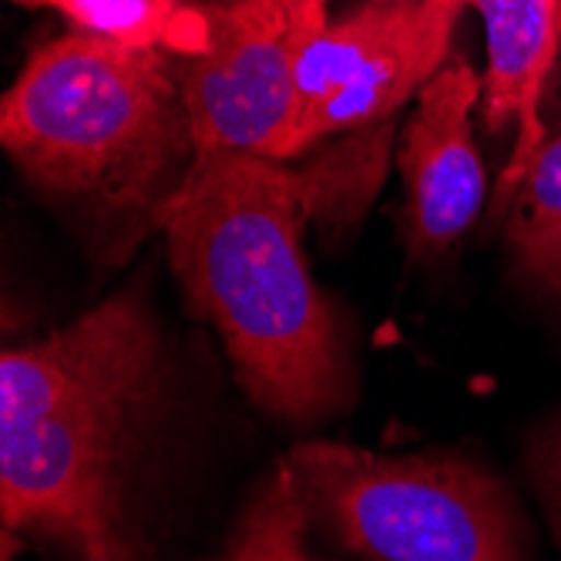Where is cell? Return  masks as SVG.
Instances as JSON below:
<instances>
[{
    "mask_svg": "<svg viewBox=\"0 0 561 561\" xmlns=\"http://www.w3.org/2000/svg\"><path fill=\"white\" fill-rule=\"evenodd\" d=\"M162 330L138 289L0 356V515L75 561H138L131 478L165 397Z\"/></svg>",
    "mask_w": 561,
    "mask_h": 561,
    "instance_id": "obj_1",
    "label": "cell"
},
{
    "mask_svg": "<svg viewBox=\"0 0 561 561\" xmlns=\"http://www.w3.org/2000/svg\"><path fill=\"white\" fill-rule=\"evenodd\" d=\"M313 206L310 165L198 151L162 216L192 313L222 336L252 403L293 427H313L350 400L343 323L302 252Z\"/></svg>",
    "mask_w": 561,
    "mask_h": 561,
    "instance_id": "obj_2",
    "label": "cell"
},
{
    "mask_svg": "<svg viewBox=\"0 0 561 561\" xmlns=\"http://www.w3.org/2000/svg\"><path fill=\"white\" fill-rule=\"evenodd\" d=\"M0 141L41 195L122 242L162 229L195 159L169 50L84 31L34 50L0 101Z\"/></svg>",
    "mask_w": 561,
    "mask_h": 561,
    "instance_id": "obj_3",
    "label": "cell"
},
{
    "mask_svg": "<svg viewBox=\"0 0 561 561\" xmlns=\"http://www.w3.org/2000/svg\"><path fill=\"white\" fill-rule=\"evenodd\" d=\"M286 461L310 515L370 561H528L512 494L465 454L390 457L313 440Z\"/></svg>",
    "mask_w": 561,
    "mask_h": 561,
    "instance_id": "obj_4",
    "label": "cell"
},
{
    "mask_svg": "<svg viewBox=\"0 0 561 561\" xmlns=\"http://www.w3.org/2000/svg\"><path fill=\"white\" fill-rule=\"evenodd\" d=\"M327 11L279 0H202L172 65L198 151L289 162L299 156V61Z\"/></svg>",
    "mask_w": 561,
    "mask_h": 561,
    "instance_id": "obj_5",
    "label": "cell"
},
{
    "mask_svg": "<svg viewBox=\"0 0 561 561\" xmlns=\"http://www.w3.org/2000/svg\"><path fill=\"white\" fill-rule=\"evenodd\" d=\"M450 41L431 31L421 0H397L327 24L299 61V156L330 135L380 122L444 65Z\"/></svg>",
    "mask_w": 561,
    "mask_h": 561,
    "instance_id": "obj_6",
    "label": "cell"
},
{
    "mask_svg": "<svg viewBox=\"0 0 561 561\" xmlns=\"http://www.w3.org/2000/svg\"><path fill=\"white\" fill-rule=\"evenodd\" d=\"M484 78L450 58L421 91L403 128L400 172L407 185V232L414 249H447L478 219L488 192L474 141V108Z\"/></svg>",
    "mask_w": 561,
    "mask_h": 561,
    "instance_id": "obj_7",
    "label": "cell"
},
{
    "mask_svg": "<svg viewBox=\"0 0 561 561\" xmlns=\"http://www.w3.org/2000/svg\"><path fill=\"white\" fill-rule=\"evenodd\" d=\"M488 31V75L481 91V118L488 131L518 125L512 162L501 172L497 209L515 202L538 151L545 148L541 94L558 55L554 0H474Z\"/></svg>",
    "mask_w": 561,
    "mask_h": 561,
    "instance_id": "obj_8",
    "label": "cell"
},
{
    "mask_svg": "<svg viewBox=\"0 0 561 561\" xmlns=\"http://www.w3.org/2000/svg\"><path fill=\"white\" fill-rule=\"evenodd\" d=\"M313 515L289 461L276 465L242 507L216 561H323L306 545Z\"/></svg>",
    "mask_w": 561,
    "mask_h": 561,
    "instance_id": "obj_9",
    "label": "cell"
},
{
    "mask_svg": "<svg viewBox=\"0 0 561 561\" xmlns=\"http://www.w3.org/2000/svg\"><path fill=\"white\" fill-rule=\"evenodd\" d=\"M507 245L518 270L548 296L561 299V135L545 141L518 188Z\"/></svg>",
    "mask_w": 561,
    "mask_h": 561,
    "instance_id": "obj_10",
    "label": "cell"
},
{
    "mask_svg": "<svg viewBox=\"0 0 561 561\" xmlns=\"http://www.w3.org/2000/svg\"><path fill=\"white\" fill-rule=\"evenodd\" d=\"M50 8L84 34L128 47H162L169 55L182 47L188 27L185 0H50Z\"/></svg>",
    "mask_w": 561,
    "mask_h": 561,
    "instance_id": "obj_11",
    "label": "cell"
},
{
    "mask_svg": "<svg viewBox=\"0 0 561 561\" xmlns=\"http://www.w3.org/2000/svg\"><path fill=\"white\" fill-rule=\"evenodd\" d=\"M528 484L538 497V507L548 522V531L561 551V411L541 417L522 447Z\"/></svg>",
    "mask_w": 561,
    "mask_h": 561,
    "instance_id": "obj_12",
    "label": "cell"
},
{
    "mask_svg": "<svg viewBox=\"0 0 561 561\" xmlns=\"http://www.w3.org/2000/svg\"><path fill=\"white\" fill-rule=\"evenodd\" d=\"M471 4H474V0H421V8H424V18H427L431 31L440 34L444 41H450L457 18H461L465 8H471Z\"/></svg>",
    "mask_w": 561,
    "mask_h": 561,
    "instance_id": "obj_13",
    "label": "cell"
},
{
    "mask_svg": "<svg viewBox=\"0 0 561 561\" xmlns=\"http://www.w3.org/2000/svg\"><path fill=\"white\" fill-rule=\"evenodd\" d=\"M289 8H310V11H327V0H279Z\"/></svg>",
    "mask_w": 561,
    "mask_h": 561,
    "instance_id": "obj_14",
    "label": "cell"
},
{
    "mask_svg": "<svg viewBox=\"0 0 561 561\" xmlns=\"http://www.w3.org/2000/svg\"><path fill=\"white\" fill-rule=\"evenodd\" d=\"M11 4H21V8H50V0H11Z\"/></svg>",
    "mask_w": 561,
    "mask_h": 561,
    "instance_id": "obj_15",
    "label": "cell"
},
{
    "mask_svg": "<svg viewBox=\"0 0 561 561\" xmlns=\"http://www.w3.org/2000/svg\"><path fill=\"white\" fill-rule=\"evenodd\" d=\"M558 37H561V0H558Z\"/></svg>",
    "mask_w": 561,
    "mask_h": 561,
    "instance_id": "obj_16",
    "label": "cell"
},
{
    "mask_svg": "<svg viewBox=\"0 0 561 561\" xmlns=\"http://www.w3.org/2000/svg\"><path fill=\"white\" fill-rule=\"evenodd\" d=\"M377 4H397V0H377Z\"/></svg>",
    "mask_w": 561,
    "mask_h": 561,
    "instance_id": "obj_17",
    "label": "cell"
},
{
    "mask_svg": "<svg viewBox=\"0 0 561 561\" xmlns=\"http://www.w3.org/2000/svg\"><path fill=\"white\" fill-rule=\"evenodd\" d=\"M219 4H232V0H219Z\"/></svg>",
    "mask_w": 561,
    "mask_h": 561,
    "instance_id": "obj_18",
    "label": "cell"
},
{
    "mask_svg": "<svg viewBox=\"0 0 561 561\" xmlns=\"http://www.w3.org/2000/svg\"><path fill=\"white\" fill-rule=\"evenodd\" d=\"M554 4H558V0H554Z\"/></svg>",
    "mask_w": 561,
    "mask_h": 561,
    "instance_id": "obj_19",
    "label": "cell"
}]
</instances>
